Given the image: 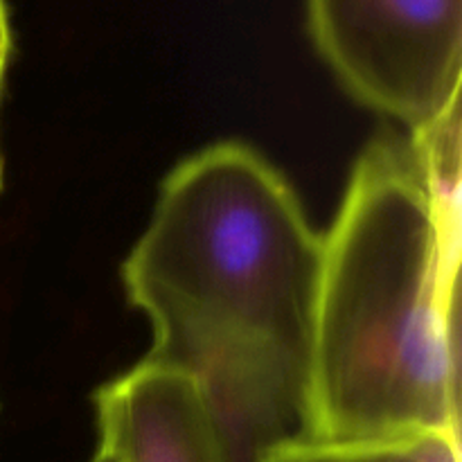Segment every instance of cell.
Segmentation results:
<instances>
[{"label": "cell", "instance_id": "obj_3", "mask_svg": "<svg viewBox=\"0 0 462 462\" xmlns=\"http://www.w3.org/2000/svg\"><path fill=\"white\" fill-rule=\"evenodd\" d=\"M307 27L343 86L411 135L460 108L462 0H307Z\"/></svg>", "mask_w": 462, "mask_h": 462}, {"label": "cell", "instance_id": "obj_8", "mask_svg": "<svg viewBox=\"0 0 462 462\" xmlns=\"http://www.w3.org/2000/svg\"><path fill=\"white\" fill-rule=\"evenodd\" d=\"M0 188H3V158H0Z\"/></svg>", "mask_w": 462, "mask_h": 462}, {"label": "cell", "instance_id": "obj_7", "mask_svg": "<svg viewBox=\"0 0 462 462\" xmlns=\"http://www.w3.org/2000/svg\"><path fill=\"white\" fill-rule=\"evenodd\" d=\"M90 462H117V460H116V456L111 454V451H106L104 447H99L97 454L93 456V460H90Z\"/></svg>", "mask_w": 462, "mask_h": 462}, {"label": "cell", "instance_id": "obj_6", "mask_svg": "<svg viewBox=\"0 0 462 462\" xmlns=\"http://www.w3.org/2000/svg\"><path fill=\"white\" fill-rule=\"evenodd\" d=\"M12 50H14V36H12V25H9L7 3L0 0V97H3L5 75H7L9 61H12Z\"/></svg>", "mask_w": 462, "mask_h": 462}, {"label": "cell", "instance_id": "obj_2", "mask_svg": "<svg viewBox=\"0 0 462 462\" xmlns=\"http://www.w3.org/2000/svg\"><path fill=\"white\" fill-rule=\"evenodd\" d=\"M460 108L377 138L323 237L302 438H460Z\"/></svg>", "mask_w": 462, "mask_h": 462}, {"label": "cell", "instance_id": "obj_5", "mask_svg": "<svg viewBox=\"0 0 462 462\" xmlns=\"http://www.w3.org/2000/svg\"><path fill=\"white\" fill-rule=\"evenodd\" d=\"M257 462H460V438L422 433L393 440L325 442L298 436L266 449Z\"/></svg>", "mask_w": 462, "mask_h": 462}, {"label": "cell", "instance_id": "obj_4", "mask_svg": "<svg viewBox=\"0 0 462 462\" xmlns=\"http://www.w3.org/2000/svg\"><path fill=\"white\" fill-rule=\"evenodd\" d=\"M99 447L117 462H230L201 388L143 361L95 395Z\"/></svg>", "mask_w": 462, "mask_h": 462}, {"label": "cell", "instance_id": "obj_1", "mask_svg": "<svg viewBox=\"0 0 462 462\" xmlns=\"http://www.w3.org/2000/svg\"><path fill=\"white\" fill-rule=\"evenodd\" d=\"M323 237L275 167L219 143L165 179L122 278L149 364L201 388L230 462L305 431Z\"/></svg>", "mask_w": 462, "mask_h": 462}]
</instances>
